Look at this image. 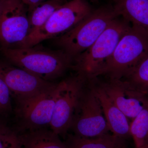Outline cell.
Instances as JSON below:
<instances>
[{
	"label": "cell",
	"mask_w": 148,
	"mask_h": 148,
	"mask_svg": "<svg viewBox=\"0 0 148 148\" xmlns=\"http://www.w3.org/2000/svg\"><path fill=\"white\" fill-rule=\"evenodd\" d=\"M0 51L10 64L51 82L62 76L73 64L72 58L63 51L37 45Z\"/></svg>",
	"instance_id": "6da1fadb"
},
{
	"label": "cell",
	"mask_w": 148,
	"mask_h": 148,
	"mask_svg": "<svg viewBox=\"0 0 148 148\" xmlns=\"http://www.w3.org/2000/svg\"><path fill=\"white\" fill-rule=\"evenodd\" d=\"M148 56V31L131 25L95 78L105 76L107 79H123Z\"/></svg>",
	"instance_id": "7a4b0ae2"
},
{
	"label": "cell",
	"mask_w": 148,
	"mask_h": 148,
	"mask_svg": "<svg viewBox=\"0 0 148 148\" xmlns=\"http://www.w3.org/2000/svg\"><path fill=\"white\" fill-rule=\"evenodd\" d=\"M119 16L113 8H103L92 11L71 29L52 39V42L73 61L90 47Z\"/></svg>",
	"instance_id": "3957f363"
},
{
	"label": "cell",
	"mask_w": 148,
	"mask_h": 148,
	"mask_svg": "<svg viewBox=\"0 0 148 148\" xmlns=\"http://www.w3.org/2000/svg\"><path fill=\"white\" fill-rule=\"evenodd\" d=\"M131 25L123 18L114 19L90 47L74 59L72 67L77 74L87 80L95 78Z\"/></svg>",
	"instance_id": "277c9868"
},
{
	"label": "cell",
	"mask_w": 148,
	"mask_h": 148,
	"mask_svg": "<svg viewBox=\"0 0 148 148\" xmlns=\"http://www.w3.org/2000/svg\"><path fill=\"white\" fill-rule=\"evenodd\" d=\"M92 11L86 0L66 2L56 11L44 25L31 32L18 47H32L46 40L64 34Z\"/></svg>",
	"instance_id": "5b68a950"
},
{
	"label": "cell",
	"mask_w": 148,
	"mask_h": 148,
	"mask_svg": "<svg viewBox=\"0 0 148 148\" xmlns=\"http://www.w3.org/2000/svg\"><path fill=\"white\" fill-rule=\"evenodd\" d=\"M57 84L32 95L15 98L19 130L32 131L50 126Z\"/></svg>",
	"instance_id": "8992f818"
},
{
	"label": "cell",
	"mask_w": 148,
	"mask_h": 148,
	"mask_svg": "<svg viewBox=\"0 0 148 148\" xmlns=\"http://www.w3.org/2000/svg\"><path fill=\"white\" fill-rule=\"evenodd\" d=\"M87 80L77 74L58 83L51 129L65 135L71 127Z\"/></svg>",
	"instance_id": "52a82bcc"
},
{
	"label": "cell",
	"mask_w": 148,
	"mask_h": 148,
	"mask_svg": "<svg viewBox=\"0 0 148 148\" xmlns=\"http://www.w3.org/2000/svg\"><path fill=\"white\" fill-rule=\"evenodd\" d=\"M71 129L74 135L88 138L106 135L110 132L99 100L88 81Z\"/></svg>",
	"instance_id": "ba28073f"
},
{
	"label": "cell",
	"mask_w": 148,
	"mask_h": 148,
	"mask_svg": "<svg viewBox=\"0 0 148 148\" xmlns=\"http://www.w3.org/2000/svg\"><path fill=\"white\" fill-rule=\"evenodd\" d=\"M29 33L28 7L21 0H1L0 49L18 47Z\"/></svg>",
	"instance_id": "9c48e42d"
},
{
	"label": "cell",
	"mask_w": 148,
	"mask_h": 148,
	"mask_svg": "<svg viewBox=\"0 0 148 148\" xmlns=\"http://www.w3.org/2000/svg\"><path fill=\"white\" fill-rule=\"evenodd\" d=\"M97 80L106 94L129 120L137 116L148 103L147 95L136 90L124 80Z\"/></svg>",
	"instance_id": "30bf717a"
},
{
	"label": "cell",
	"mask_w": 148,
	"mask_h": 148,
	"mask_svg": "<svg viewBox=\"0 0 148 148\" xmlns=\"http://www.w3.org/2000/svg\"><path fill=\"white\" fill-rule=\"evenodd\" d=\"M0 78L5 83L14 98L32 95L55 83L2 61H0Z\"/></svg>",
	"instance_id": "8fae6325"
},
{
	"label": "cell",
	"mask_w": 148,
	"mask_h": 148,
	"mask_svg": "<svg viewBox=\"0 0 148 148\" xmlns=\"http://www.w3.org/2000/svg\"><path fill=\"white\" fill-rule=\"evenodd\" d=\"M88 81L99 100L110 132L125 140L131 137L129 119L106 94L96 78Z\"/></svg>",
	"instance_id": "7c38bea8"
},
{
	"label": "cell",
	"mask_w": 148,
	"mask_h": 148,
	"mask_svg": "<svg viewBox=\"0 0 148 148\" xmlns=\"http://www.w3.org/2000/svg\"><path fill=\"white\" fill-rule=\"evenodd\" d=\"M113 8L131 25L148 32V0H115Z\"/></svg>",
	"instance_id": "4fadbf2b"
},
{
	"label": "cell",
	"mask_w": 148,
	"mask_h": 148,
	"mask_svg": "<svg viewBox=\"0 0 148 148\" xmlns=\"http://www.w3.org/2000/svg\"><path fill=\"white\" fill-rule=\"evenodd\" d=\"M22 148H68L65 142L51 130L41 128L20 135Z\"/></svg>",
	"instance_id": "5bb4252c"
},
{
	"label": "cell",
	"mask_w": 148,
	"mask_h": 148,
	"mask_svg": "<svg viewBox=\"0 0 148 148\" xmlns=\"http://www.w3.org/2000/svg\"><path fill=\"white\" fill-rule=\"evenodd\" d=\"M65 143L68 148H125V140L110 133L90 138L70 135Z\"/></svg>",
	"instance_id": "9a60e30c"
},
{
	"label": "cell",
	"mask_w": 148,
	"mask_h": 148,
	"mask_svg": "<svg viewBox=\"0 0 148 148\" xmlns=\"http://www.w3.org/2000/svg\"><path fill=\"white\" fill-rule=\"evenodd\" d=\"M65 2V0H45L28 9L29 34L44 25L56 11Z\"/></svg>",
	"instance_id": "2e32d148"
},
{
	"label": "cell",
	"mask_w": 148,
	"mask_h": 148,
	"mask_svg": "<svg viewBox=\"0 0 148 148\" xmlns=\"http://www.w3.org/2000/svg\"><path fill=\"white\" fill-rule=\"evenodd\" d=\"M130 132L135 148L148 145V103L130 122Z\"/></svg>",
	"instance_id": "e0dca14e"
},
{
	"label": "cell",
	"mask_w": 148,
	"mask_h": 148,
	"mask_svg": "<svg viewBox=\"0 0 148 148\" xmlns=\"http://www.w3.org/2000/svg\"><path fill=\"white\" fill-rule=\"evenodd\" d=\"M122 79L129 83L136 90L148 96V56Z\"/></svg>",
	"instance_id": "ac0fdd59"
},
{
	"label": "cell",
	"mask_w": 148,
	"mask_h": 148,
	"mask_svg": "<svg viewBox=\"0 0 148 148\" xmlns=\"http://www.w3.org/2000/svg\"><path fill=\"white\" fill-rule=\"evenodd\" d=\"M0 148H22L20 134L6 126L0 133Z\"/></svg>",
	"instance_id": "d6986e66"
},
{
	"label": "cell",
	"mask_w": 148,
	"mask_h": 148,
	"mask_svg": "<svg viewBox=\"0 0 148 148\" xmlns=\"http://www.w3.org/2000/svg\"><path fill=\"white\" fill-rule=\"evenodd\" d=\"M11 96L7 86L0 78V115L8 113L11 111Z\"/></svg>",
	"instance_id": "ffe728a7"
},
{
	"label": "cell",
	"mask_w": 148,
	"mask_h": 148,
	"mask_svg": "<svg viewBox=\"0 0 148 148\" xmlns=\"http://www.w3.org/2000/svg\"><path fill=\"white\" fill-rule=\"evenodd\" d=\"M24 4L28 7V9L32 8L40 3L44 1L45 0H21Z\"/></svg>",
	"instance_id": "44dd1931"
},
{
	"label": "cell",
	"mask_w": 148,
	"mask_h": 148,
	"mask_svg": "<svg viewBox=\"0 0 148 148\" xmlns=\"http://www.w3.org/2000/svg\"><path fill=\"white\" fill-rule=\"evenodd\" d=\"M6 126L4 122L0 120V133Z\"/></svg>",
	"instance_id": "7402d4cb"
},
{
	"label": "cell",
	"mask_w": 148,
	"mask_h": 148,
	"mask_svg": "<svg viewBox=\"0 0 148 148\" xmlns=\"http://www.w3.org/2000/svg\"><path fill=\"white\" fill-rule=\"evenodd\" d=\"M139 148H148V145H147L144 146V147H140Z\"/></svg>",
	"instance_id": "603a6c76"
},
{
	"label": "cell",
	"mask_w": 148,
	"mask_h": 148,
	"mask_svg": "<svg viewBox=\"0 0 148 148\" xmlns=\"http://www.w3.org/2000/svg\"><path fill=\"white\" fill-rule=\"evenodd\" d=\"M0 2H1V0H0Z\"/></svg>",
	"instance_id": "cb8c5ba5"
},
{
	"label": "cell",
	"mask_w": 148,
	"mask_h": 148,
	"mask_svg": "<svg viewBox=\"0 0 148 148\" xmlns=\"http://www.w3.org/2000/svg\"></svg>",
	"instance_id": "d4e9b609"
}]
</instances>
